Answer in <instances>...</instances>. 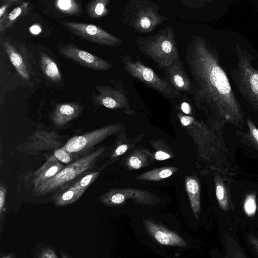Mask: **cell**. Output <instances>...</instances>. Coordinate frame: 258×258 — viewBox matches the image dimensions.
I'll return each mask as SVG.
<instances>
[{"label":"cell","instance_id":"obj_19","mask_svg":"<svg viewBox=\"0 0 258 258\" xmlns=\"http://www.w3.org/2000/svg\"><path fill=\"white\" fill-rule=\"evenodd\" d=\"M82 106L77 102H68L57 104L51 115V120L57 127H63L76 118L82 112Z\"/></svg>","mask_w":258,"mask_h":258},{"label":"cell","instance_id":"obj_25","mask_svg":"<svg viewBox=\"0 0 258 258\" xmlns=\"http://www.w3.org/2000/svg\"><path fill=\"white\" fill-rule=\"evenodd\" d=\"M247 130L246 132L237 130L236 137L241 142L258 152V128L250 118L246 119Z\"/></svg>","mask_w":258,"mask_h":258},{"label":"cell","instance_id":"obj_15","mask_svg":"<svg viewBox=\"0 0 258 258\" xmlns=\"http://www.w3.org/2000/svg\"><path fill=\"white\" fill-rule=\"evenodd\" d=\"M63 167V165L52 155L38 169L25 173L24 176V183L33 188L53 177Z\"/></svg>","mask_w":258,"mask_h":258},{"label":"cell","instance_id":"obj_40","mask_svg":"<svg viewBox=\"0 0 258 258\" xmlns=\"http://www.w3.org/2000/svg\"><path fill=\"white\" fill-rule=\"evenodd\" d=\"M60 258H71V257L66 252L59 250Z\"/></svg>","mask_w":258,"mask_h":258},{"label":"cell","instance_id":"obj_4","mask_svg":"<svg viewBox=\"0 0 258 258\" xmlns=\"http://www.w3.org/2000/svg\"><path fill=\"white\" fill-rule=\"evenodd\" d=\"M236 65L230 70L238 90L258 116V69L252 65L253 56L245 48L235 42Z\"/></svg>","mask_w":258,"mask_h":258},{"label":"cell","instance_id":"obj_29","mask_svg":"<svg viewBox=\"0 0 258 258\" xmlns=\"http://www.w3.org/2000/svg\"><path fill=\"white\" fill-rule=\"evenodd\" d=\"M109 2L108 0H95L90 2L87 6L88 16L92 19H97L106 16L109 12L106 8Z\"/></svg>","mask_w":258,"mask_h":258},{"label":"cell","instance_id":"obj_20","mask_svg":"<svg viewBox=\"0 0 258 258\" xmlns=\"http://www.w3.org/2000/svg\"><path fill=\"white\" fill-rule=\"evenodd\" d=\"M185 188L195 217L198 219L201 213V186L199 180L195 176L185 178Z\"/></svg>","mask_w":258,"mask_h":258},{"label":"cell","instance_id":"obj_36","mask_svg":"<svg viewBox=\"0 0 258 258\" xmlns=\"http://www.w3.org/2000/svg\"><path fill=\"white\" fill-rule=\"evenodd\" d=\"M18 1L9 0L5 1V3L0 8V26H2L5 21L8 15L7 14V10L10 5L13 3H17Z\"/></svg>","mask_w":258,"mask_h":258},{"label":"cell","instance_id":"obj_11","mask_svg":"<svg viewBox=\"0 0 258 258\" xmlns=\"http://www.w3.org/2000/svg\"><path fill=\"white\" fill-rule=\"evenodd\" d=\"M98 94L92 98L94 104L112 109H120L127 115H135L136 112L130 106L127 92L123 88L111 86H95Z\"/></svg>","mask_w":258,"mask_h":258},{"label":"cell","instance_id":"obj_32","mask_svg":"<svg viewBox=\"0 0 258 258\" xmlns=\"http://www.w3.org/2000/svg\"><path fill=\"white\" fill-rule=\"evenodd\" d=\"M255 195L254 194H249L245 197L244 202V210L246 214L249 216H253L256 211Z\"/></svg>","mask_w":258,"mask_h":258},{"label":"cell","instance_id":"obj_30","mask_svg":"<svg viewBox=\"0 0 258 258\" xmlns=\"http://www.w3.org/2000/svg\"><path fill=\"white\" fill-rule=\"evenodd\" d=\"M54 5L60 12L69 15H78L82 10L81 6L74 0L56 1Z\"/></svg>","mask_w":258,"mask_h":258},{"label":"cell","instance_id":"obj_33","mask_svg":"<svg viewBox=\"0 0 258 258\" xmlns=\"http://www.w3.org/2000/svg\"><path fill=\"white\" fill-rule=\"evenodd\" d=\"M53 155L58 161L64 164L71 163L74 160L73 154L61 148L55 150Z\"/></svg>","mask_w":258,"mask_h":258},{"label":"cell","instance_id":"obj_9","mask_svg":"<svg viewBox=\"0 0 258 258\" xmlns=\"http://www.w3.org/2000/svg\"><path fill=\"white\" fill-rule=\"evenodd\" d=\"M142 206H154L160 202V198L153 193L136 188H110L98 197L102 204L109 207L121 206L127 200Z\"/></svg>","mask_w":258,"mask_h":258},{"label":"cell","instance_id":"obj_41","mask_svg":"<svg viewBox=\"0 0 258 258\" xmlns=\"http://www.w3.org/2000/svg\"><path fill=\"white\" fill-rule=\"evenodd\" d=\"M13 254L9 253L6 255H4L1 256V258H13Z\"/></svg>","mask_w":258,"mask_h":258},{"label":"cell","instance_id":"obj_22","mask_svg":"<svg viewBox=\"0 0 258 258\" xmlns=\"http://www.w3.org/2000/svg\"><path fill=\"white\" fill-rule=\"evenodd\" d=\"M3 46L8 54L10 60L19 74L24 79L30 78L29 71L26 63L20 54L17 51L14 46L9 42L5 41Z\"/></svg>","mask_w":258,"mask_h":258},{"label":"cell","instance_id":"obj_37","mask_svg":"<svg viewBox=\"0 0 258 258\" xmlns=\"http://www.w3.org/2000/svg\"><path fill=\"white\" fill-rule=\"evenodd\" d=\"M247 239L258 254V237L252 234H248Z\"/></svg>","mask_w":258,"mask_h":258},{"label":"cell","instance_id":"obj_23","mask_svg":"<svg viewBox=\"0 0 258 258\" xmlns=\"http://www.w3.org/2000/svg\"><path fill=\"white\" fill-rule=\"evenodd\" d=\"M117 135L114 143L115 146L110 154L109 160L103 164L101 167L102 169L115 162L119 157L123 155L130 149L134 147L137 142H134L133 140L130 141L126 139L125 133L118 134Z\"/></svg>","mask_w":258,"mask_h":258},{"label":"cell","instance_id":"obj_3","mask_svg":"<svg viewBox=\"0 0 258 258\" xmlns=\"http://www.w3.org/2000/svg\"><path fill=\"white\" fill-rule=\"evenodd\" d=\"M105 150V147H101L73 161L53 177L33 188V195L41 196L67 187L72 182L89 173Z\"/></svg>","mask_w":258,"mask_h":258},{"label":"cell","instance_id":"obj_2","mask_svg":"<svg viewBox=\"0 0 258 258\" xmlns=\"http://www.w3.org/2000/svg\"><path fill=\"white\" fill-rule=\"evenodd\" d=\"M177 115L194 142L199 160L204 166V173H216L233 179L238 176L233 156L225 138V125H211L181 112Z\"/></svg>","mask_w":258,"mask_h":258},{"label":"cell","instance_id":"obj_27","mask_svg":"<svg viewBox=\"0 0 258 258\" xmlns=\"http://www.w3.org/2000/svg\"><path fill=\"white\" fill-rule=\"evenodd\" d=\"M150 145L154 149L153 154L154 159L157 161H163L174 157L171 148L160 139H154L150 141Z\"/></svg>","mask_w":258,"mask_h":258},{"label":"cell","instance_id":"obj_26","mask_svg":"<svg viewBox=\"0 0 258 258\" xmlns=\"http://www.w3.org/2000/svg\"><path fill=\"white\" fill-rule=\"evenodd\" d=\"M40 63L43 73L48 78L54 82L61 80V76L57 64L45 53H40Z\"/></svg>","mask_w":258,"mask_h":258},{"label":"cell","instance_id":"obj_8","mask_svg":"<svg viewBox=\"0 0 258 258\" xmlns=\"http://www.w3.org/2000/svg\"><path fill=\"white\" fill-rule=\"evenodd\" d=\"M122 126L123 124L120 122L113 123L73 137L61 148L73 155L85 153L106 138L120 133Z\"/></svg>","mask_w":258,"mask_h":258},{"label":"cell","instance_id":"obj_31","mask_svg":"<svg viewBox=\"0 0 258 258\" xmlns=\"http://www.w3.org/2000/svg\"><path fill=\"white\" fill-rule=\"evenodd\" d=\"M29 3L24 2L14 9L8 15L5 21L0 26V31L11 26L21 16L24 14L28 8Z\"/></svg>","mask_w":258,"mask_h":258},{"label":"cell","instance_id":"obj_12","mask_svg":"<svg viewBox=\"0 0 258 258\" xmlns=\"http://www.w3.org/2000/svg\"><path fill=\"white\" fill-rule=\"evenodd\" d=\"M60 136L55 131L38 129L30 137L29 141L18 145L16 148L26 154L36 155L42 152L61 147Z\"/></svg>","mask_w":258,"mask_h":258},{"label":"cell","instance_id":"obj_1","mask_svg":"<svg viewBox=\"0 0 258 258\" xmlns=\"http://www.w3.org/2000/svg\"><path fill=\"white\" fill-rule=\"evenodd\" d=\"M185 59L194 103L205 121L211 125L229 123L243 130L244 110L215 48L202 36H192L185 46Z\"/></svg>","mask_w":258,"mask_h":258},{"label":"cell","instance_id":"obj_10","mask_svg":"<svg viewBox=\"0 0 258 258\" xmlns=\"http://www.w3.org/2000/svg\"><path fill=\"white\" fill-rule=\"evenodd\" d=\"M59 22L73 34L99 45L117 46L122 43L121 39L94 24L65 20L60 21Z\"/></svg>","mask_w":258,"mask_h":258},{"label":"cell","instance_id":"obj_39","mask_svg":"<svg viewBox=\"0 0 258 258\" xmlns=\"http://www.w3.org/2000/svg\"><path fill=\"white\" fill-rule=\"evenodd\" d=\"M30 31L33 34H38L41 31V29L37 25H34L32 26L30 28Z\"/></svg>","mask_w":258,"mask_h":258},{"label":"cell","instance_id":"obj_16","mask_svg":"<svg viewBox=\"0 0 258 258\" xmlns=\"http://www.w3.org/2000/svg\"><path fill=\"white\" fill-rule=\"evenodd\" d=\"M143 223L148 233L161 244L185 247L186 241L177 233L170 230L152 220L144 219Z\"/></svg>","mask_w":258,"mask_h":258},{"label":"cell","instance_id":"obj_38","mask_svg":"<svg viewBox=\"0 0 258 258\" xmlns=\"http://www.w3.org/2000/svg\"><path fill=\"white\" fill-rule=\"evenodd\" d=\"M181 109L183 113L185 114H190L191 113V108L188 103L186 102H183L181 104Z\"/></svg>","mask_w":258,"mask_h":258},{"label":"cell","instance_id":"obj_18","mask_svg":"<svg viewBox=\"0 0 258 258\" xmlns=\"http://www.w3.org/2000/svg\"><path fill=\"white\" fill-rule=\"evenodd\" d=\"M213 175L216 198L220 208L225 212L234 210V206L231 191V184L233 179L216 173Z\"/></svg>","mask_w":258,"mask_h":258},{"label":"cell","instance_id":"obj_14","mask_svg":"<svg viewBox=\"0 0 258 258\" xmlns=\"http://www.w3.org/2000/svg\"><path fill=\"white\" fill-rule=\"evenodd\" d=\"M57 50L66 58L84 67L99 71H107L112 67L107 60L70 44L60 46Z\"/></svg>","mask_w":258,"mask_h":258},{"label":"cell","instance_id":"obj_34","mask_svg":"<svg viewBox=\"0 0 258 258\" xmlns=\"http://www.w3.org/2000/svg\"><path fill=\"white\" fill-rule=\"evenodd\" d=\"M6 192V187L5 184L1 182L0 185V218L1 223L3 222V219L4 218V213L5 212Z\"/></svg>","mask_w":258,"mask_h":258},{"label":"cell","instance_id":"obj_13","mask_svg":"<svg viewBox=\"0 0 258 258\" xmlns=\"http://www.w3.org/2000/svg\"><path fill=\"white\" fill-rule=\"evenodd\" d=\"M100 172H90L71 185L54 192L52 195L54 205L56 207H62L76 202L97 178Z\"/></svg>","mask_w":258,"mask_h":258},{"label":"cell","instance_id":"obj_24","mask_svg":"<svg viewBox=\"0 0 258 258\" xmlns=\"http://www.w3.org/2000/svg\"><path fill=\"white\" fill-rule=\"evenodd\" d=\"M178 170L177 167L164 166L147 171L134 177L135 180L146 181H158L172 176Z\"/></svg>","mask_w":258,"mask_h":258},{"label":"cell","instance_id":"obj_17","mask_svg":"<svg viewBox=\"0 0 258 258\" xmlns=\"http://www.w3.org/2000/svg\"><path fill=\"white\" fill-rule=\"evenodd\" d=\"M164 70L165 80L178 91L191 94V82L179 59Z\"/></svg>","mask_w":258,"mask_h":258},{"label":"cell","instance_id":"obj_28","mask_svg":"<svg viewBox=\"0 0 258 258\" xmlns=\"http://www.w3.org/2000/svg\"><path fill=\"white\" fill-rule=\"evenodd\" d=\"M226 258H247L238 241L230 235L224 238Z\"/></svg>","mask_w":258,"mask_h":258},{"label":"cell","instance_id":"obj_6","mask_svg":"<svg viewBox=\"0 0 258 258\" xmlns=\"http://www.w3.org/2000/svg\"><path fill=\"white\" fill-rule=\"evenodd\" d=\"M161 8L148 0H131L126 4L121 15L122 23L136 33L152 31L168 20L160 14Z\"/></svg>","mask_w":258,"mask_h":258},{"label":"cell","instance_id":"obj_21","mask_svg":"<svg viewBox=\"0 0 258 258\" xmlns=\"http://www.w3.org/2000/svg\"><path fill=\"white\" fill-rule=\"evenodd\" d=\"M154 159L153 154L149 150L140 148L135 149L125 159L124 163L127 169L134 170L150 165Z\"/></svg>","mask_w":258,"mask_h":258},{"label":"cell","instance_id":"obj_7","mask_svg":"<svg viewBox=\"0 0 258 258\" xmlns=\"http://www.w3.org/2000/svg\"><path fill=\"white\" fill-rule=\"evenodd\" d=\"M121 59L124 71L134 78L155 90L163 97L170 99H178L179 91L159 76L152 68L138 60H134L126 53L116 54Z\"/></svg>","mask_w":258,"mask_h":258},{"label":"cell","instance_id":"obj_5","mask_svg":"<svg viewBox=\"0 0 258 258\" xmlns=\"http://www.w3.org/2000/svg\"><path fill=\"white\" fill-rule=\"evenodd\" d=\"M135 42L139 50L160 69H164L179 59L176 35L170 26L152 36L137 37Z\"/></svg>","mask_w":258,"mask_h":258},{"label":"cell","instance_id":"obj_35","mask_svg":"<svg viewBox=\"0 0 258 258\" xmlns=\"http://www.w3.org/2000/svg\"><path fill=\"white\" fill-rule=\"evenodd\" d=\"M37 258H58L54 250L48 246H44L40 249L37 254Z\"/></svg>","mask_w":258,"mask_h":258}]
</instances>
